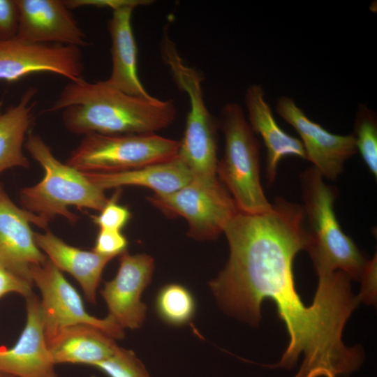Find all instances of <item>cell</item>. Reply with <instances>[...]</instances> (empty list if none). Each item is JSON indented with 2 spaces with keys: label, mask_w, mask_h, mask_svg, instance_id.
Instances as JSON below:
<instances>
[{
  "label": "cell",
  "mask_w": 377,
  "mask_h": 377,
  "mask_svg": "<svg viewBox=\"0 0 377 377\" xmlns=\"http://www.w3.org/2000/svg\"><path fill=\"white\" fill-rule=\"evenodd\" d=\"M302 206L276 199L260 214L239 212L226 226L229 257L210 283L222 310L251 325L261 319L265 298L274 301L290 339L279 362L269 367L292 369L294 377H348L363 363L360 346H346L344 326L359 304L351 279L341 271L318 275L313 303L306 306L295 288L293 263L309 237Z\"/></svg>",
  "instance_id": "cell-1"
},
{
  "label": "cell",
  "mask_w": 377,
  "mask_h": 377,
  "mask_svg": "<svg viewBox=\"0 0 377 377\" xmlns=\"http://www.w3.org/2000/svg\"><path fill=\"white\" fill-rule=\"evenodd\" d=\"M62 112V122L77 135L156 133L175 119L172 100L126 94L105 80L70 82L45 112Z\"/></svg>",
  "instance_id": "cell-2"
},
{
  "label": "cell",
  "mask_w": 377,
  "mask_h": 377,
  "mask_svg": "<svg viewBox=\"0 0 377 377\" xmlns=\"http://www.w3.org/2000/svg\"><path fill=\"white\" fill-rule=\"evenodd\" d=\"M324 179L313 167L300 176L302 207L309 237L305 251L317 275L341 271L352 280L360 281L369 260L343 231L334 211L337 189Z\"/></svg>",
  "instance_id": "cell-3"
},
{
  "label": "cell",
  "mask_w": 377,
  "mask_h": 377,
  "mask_svg": "<svg viewBox=\"0 0 377 377\" xmlns=\"http://www.w3.org/2000/svg\"><path fill=\"white\" fill-rule=\"evenodd\" d=\"M24 148L45 175L38 184L20 191V200L22 209L38 217L46 227L58 216L76 222L77 216L69 207L101 211L107 204L105 191L83 172L59 161L40 135L29 133Z\"/></svg>",
  "instance_id": "cell-4"
},
{
  "label": "cell",
  "mask_w": 377,
  "mask_h": 377,
  "mask_svg": "<svg viewBox=\"0 0 377 377\" xmlns=\"http://www.w3.org/2000/svg\"><path fill=\"white\" fill-rule=\"evenodd\" d=\"M219 126L225 138L224 155L216 175L239 212L260 214L270 210L260 179V145L242 107L228 103L220 113Z\"/></svg>",
  "instance_id": "cell-5"
},
{
  "label": "cell",
  "mask_w": 377,
  "mask_h": 377,
  "mask_svg": "<svg viewBox=\"0 0 377 377\" xmlns=\"http://www.w3.org/2000/svg\"><path fill=\"white\" fill-rule=\"evenodd\" d=\"M180 141L156 133L84 135L66 163L82 172H115L177 156Z\"/></svg>",
  "instance_id": "cell-6"
},
{
  "label": "cell",
  "mask_w": 377,
  "mask_h": 377,
  "mask_svg": "<svg viewBox=\"0 0 377 377\" xmlns=\"http://www.w3.org/2000/svg\"><path fill=\"white\" fill-rule=\"evenodd\" d=\"M163 60L177 87L189 99L190 109L178 151L193 179L211 182L218 179L217 128L219 122L206 106L198 71L184 64L177 50L168 52Z\"/></svg>",
  "instance_id": "cell-7"
},
{
  "label": "cell",
  "mask_w": 377,
  "mask_h": 377,
  "mask_svg": "<svg viewBox=\"0 0 377 377\" xmlns=\"http://www.w3.org/2000/svg\"><path fill=\"white\" fill-rule=\"evenodd\" d=\"M148 199L165 214L184 218L188 225V235L198 240L217 238L239 212L219 179L212 182L193 179L175 192L154 193Z\"/></svg>",
  "instance_id": "cell-8"
},
{
  "label": "cell",
  "mask_w": 377,
  "mask_h": 377,
  "mask_svg": "<svg viewBox=\"0 0 377 377\" xmlns=\"http://www.w3.org/2000/svg\"><path fill=\"white\" fill-rule=\"evenodd\" d=\"M30 274L41 293L40 310L47 343L64 329L82 324L96 327L115 340L124 337V329L109 317L97 318L86 311L78 292L48 259L31 266Z\"/></svg>",
  "instance_id": "cell-9"
},
{
  "label": "cell",
  "mask_w": 377,
  "mask_h": 377,
  "mask_svg": "<svg viewBox=\"0 0 377 377\" xmlns=\"http://www.w3.org/2000/svg\"><path fill=\"white\" fill-rule=\"evenodd\" d=\"M80 47L29 43L16 38L0 43V80L15 82L36 73H52L70 82L83 80Z\"/></svg>",
  "instance_id": "cell-10"
},
{
  "label": "cell",
  "mask_w": 377,
  "mask_h": 377,
  "mask_svg": "<svg viewBox=\"0 0 377 377\" xmlns=\"http://www.w3.org/2000/svg\"><path fill=\"white\" fill-rule=\"evenodd\" d=\"M276 111L299 134L306 159L312 167L325 179H336L343 171L346 161L357 152L352 134L342 135L327 131L287 96L279 97Z\"/></svg>",
  "instance_id": "cell-11"
},
{
  "label": "cell",
  "mask_w": 377,
  "mask_h": 377,
  "mask_svg": "<svg viewBox=\"0 0 377 377\" xmlns=\"http://www.w3.org/2000/svg\"><path fill=\"white\" fill-rule=\"evenodd\" d=\"M154 260L147 254H120L119 266L114 278L105 282L101 293L106 302L108 315L122 329L136 330L143 324L147 306L141 295L149 284Z\"/></svg>",
  "instance_id": "cell-12"
},
{
  "label": "cell",
  "mask_w": 377,
  "mask_h": 377,
  "mask_svg": "<svg viewBox=\"0 0 377 377\" xmlns=\"http://www.w3.org/2000/svg\"><path fill=\"white\" fill-rule=\"evenodd\" d=\"M30 223L47 228L38 217L18 207L0 183V263L33 282L31 266L43 264L47 258L36 244Z\"/></svg>",
  "instance_id": "cell-13"
},
{
  "label": "cell",
  "mask_w": 377,
  "mask_h": 377,
  "mask_svg": "<svg viewBox=\"0 0 377 377\" xmlns=\"http://www.w3.org/2000/svg\"><path fill=\"white\" fill-rule=\"evenodd\" d=\"M16 38L29 43L87 46V36L64 1L15 0Z\"/></svg>",
  "instance_id": "cell-14"
},
{
  "label": "cell",
  "mask_w": 377,
  "mask_h": 377,
  "mask_svg": "<svg viewBox=\"0 0 377 377\" xmlns=\"http://www.w3.org/2000/svg\"><path fill=\"white\" fill-rule=\"evenodd\" d=\"M27 321L16 343L0 348V371L14 377H57L45 338L39 298L26 297Z\"/></svg>",
  "instance_id": "cell-15"
},
{
  "label": "cell",
  "mask_w": 377,
  "mask_h": 377,
  "mask_svg": "<svg viewBox=\"0 0 377 377\" xmlns=\"http://www.w3.org/2000/svg\"><path fill=\"white\" fill-rule=\"evenodd\" d=\"M244 101L248 122L253 133L262 138L266 148V177L272 184L283 158L295 156L306 159V153L301 140L287 133L277 124L260 85H250L246 91Z\"/></svg>",
  "instance_id": "cell-16"
},
{
  "label": "cell",
  "mask_w": 377,
  "mask_h": 377,
  "mask_svg": "<svg viewBox=\"0 0 377 377\" xmlns=\"http://www.w3.org/2000/svg\"><path fill=\"white\" fill-rule=\"evenodd\" d=\"M135 6H128L112 10L108 24L111 39L112 69L105 80L111 87L129 95L149 98L138 77V48L131 17Z\"/></svg>",
  "instance_id": "cell-17"
},
{
  "label": "cell",
  "mask_w": 377,
  "mask_h": 377,
  "mask_svg": "<svg viewBox=\"0 0 377 377\" xmlns=\"http://www.w3.org/2000/svg\"><path fill=\"white\" fill-rule=\"evenodd\" d=\"M34 240L55 267L77 281L88 302L95 303L102 272L113 258L72 246L50 231L34 232Z\"/></svg>",
  "instance_id": "cell-18"
},
{
  "label": "cell",
  "mask_w": 377,
  "mask_h": 377,
  "mask_svg": "<svg viewBox=\"0 0 377 377\" xmlns=\"http://www.w3.org/2000/svg\"><path fill=\"white\" fill-rule=\"evenodd\" d=\"M96 186L103 189L124 186H140L155 194H168L184 187L193 179L186 165L178 158L140 168L115 172H83Z\"/></svg>",
  "instance_id": "cell-19"
},
{
  "label": "cell",
  "mask_w": 377,
  "mask_h": 377,
  "mask_svg": "<svg viewBox=\"0 0 377 377\" xmlns=\"http://www.w3.org/2000/svg\"><path fill=\"white\" fill-rule=\"evenodd\" d=\"M47 346L55 364L92 367L110 357L119 347L115 339L98 328L84 324L64 329Z\"/></svg>",
  "instance_id": "cell-20"
},
{
  "label": "cell",
  "mask_w": 377,
  "mask_h": 377,
  "mask_svg": "<svg viewBox=\"0 0 377 377\" xmlns=\"http://www.w3.org/2000/svg\"><path fill=\"white\" fill-rule=\"evenodd\" d=\"M36 94V88L29 87L16 104L0 112V174L11 168L29 167L23 147L33 120Z\"/></svg>",
  "instance_id": "cell-21"
},
{
  "label": "cell",
  "mask_w": 377,
  "mask_h": 377,
  "mask_svg": "<svg viewBox=\"0 0 377 377\" xmlns=\"http://www.w3.org/2000/svg\"><path fill=\"white\" fill-rule=\"evenodd\" d=\"M155 306L160 318L174 326L184 325L190 322L196 309L192 293L178 283L163 286L156 295Z\"/></svg>",
  "instance_id": "cell-22"
},
{
  "label": "cell",
  "mask_w": 377,
  "mask_h": 377,
  "mask_svg": "<svg viewBox=\"0 0 377 377\" xmlns=\"http://www.w3.org/2000/svg\"><path fill=\"white\" fill-rule=\"evenodd\" d=\"M357 151L370 172L377 177V118L367 105L359 103L351 133Z\"/></svg>",
  "instance_id": "cell-23"
},
{
  "label": "cell",
  "mask_w": 377,
  "mask_h": 377,
  "mask_svg": "<svg viewBox=\"0 0 377 377\" xmlns=\"http://www.w3.org/2000/svg\"><path fill=\"white\" fill-rule=\"evenodd\" d=\"M94 367L108 377H150L145 365L135 353L119 346L113 355Z\"/></svg>",
  "instance_id": "cell-24"
},
{
  "label": "cell",
  "mask_w": 377,
  "mask_h": 377,
  "mask_svg": "<svg viewBox=\"0 0 377 377\" xmlns=\"http://www.w3.org/2000/svg\"><path fill=\"white\" fill-rule=\"evenodd\" d=\"M119 193H116L100 211V214L93 216V222L100 229L119 230L128 223L131 213L127 207L117 203Z\"/></svg>",
  "instance_id": "cell-25"
},
{
  "label": "cell",
  "mask_w": 377,
  "mask_h": 377,
  "mask_svg": "<svg viewBox=\"0 0 377 377\" xmlns=\"http://www.w3.org/2000/svg\"><path fill=\"white\" fill-rule=\"evenodd\" d=\"M127 245L128 241L121 231L100 229L93 251L114 258L125 251Z\"/></svg>",
  "instance_id": "cell-26"
},
{
  "label": "cell",
  "mask_w": 377,
  "mask_h": 377,
  "mask_svg": "<svg viewBox=\"0 0 377 377\" xmlns=\"http://www.w3.org/2000/svg\"><path fill=\"white\" fill-rule=\"evenodd\" d=\"M18 9L15 0H0V43L16 37Z\"/></svg>",
  "instance_id": "cell-27"
},
{
  "label": "cell",
  "mask_w": 377,
  "mask_h": 377,
  "mask_svg": "<svg viewBox=\"0 0 377 377\" xmlns=\"http://www.w3.org/2000/svg\"><path fill=\"white\" fill-rule=\"evenodd\" d=\"M33 282L1 266L0 267V297L14 292L27 297L33 294Z\"/></svg>",
  "instance_id": "cell-28"
},
{
  "label": "cell",
  "mask_w": 377,
  "mask_h": 377,
  "mask_svg": "<svg viewBox=\"0 0 377 377\" xmlns=\"http://www.w3.org/2000/svg\"><path fill=\"white\" fill-rule=\"evenodd\" d=\"M376 255L369 260L360 282L362 287L357 296L360 302L374 304L376 297Z\"/></svg>",
  "instance_id": "cell-29"
},
{
  "label": "cell",
  "mask_w": 377,
  "mask_h": 377,
  "mask_svg": "<svg viewBox=\"0 0 377 377\" xmlns=\"http://www.w3.org/2000/svg\"><path fill=\"white\" fill-rule=\"evenodd\" d=\"M68 8H73L94 6L96 7H108L112 10L124 6H138L150 3V1L145 0H67L64 1Z\"/></svg>",
  "instance_id": "cell-30"
},
{
  "label": "cell",
  "mask_w": 377,
  "mask_h": 377,
  "mask_svg": "<svg viewBox=\"0 0 377 377\" xmlns=\"http://www.w3.org/2000/svg\"><path fill=\"white\" fill-rule=\"evenodd\" d=\"M0 377H14L6 372H3L2 371H0Z\"/></svg>",
  "instance_id": "cell-31"
},
{
  "label": "cell",
  "mask_w": 377,
  "mask_h": 377,
  "mask_svg": "<svg viewBox=\"0 0 377 377\" xmlns=\"http://www.w3.org/2000/svg\"><path fill=\"white\" fill-rule=\"evenodd\" d=\"M1 266H2V265H1V264L0 263V267H1Z\"/></svg>",
  "instance_id": "cell-32"
}]
</instances>
